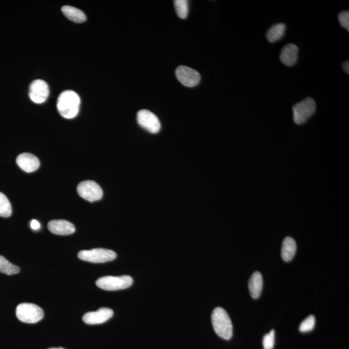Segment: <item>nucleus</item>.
<instances>
[{"label":"nucleus","mask_w":349,"mask_h":349,"mask_svg":"<svg viewBox=\"0 0 349 349\" xmlns=\"http://www.w3.org/2000/svg\"><path fill=\"white\" fill-rule=\"evenodd\" d=\"M19 271L20 269L18 267L11 264L6 258L0 255V272L11 276V275L18 274Z\"/></svg>","instance_id":"nucleus-19"},{"label":"nucleus","mask_w":349,"mask_h":349,"mask_svg":"<svg viewBox=\"0 0 349 349\" xmlns=\"http://www.w3.org/2000/svg\"><path fill=\"white\" fill-rule=\"evenodd\" d=\"M80 99L77 93L66 90L61 93L57 100V109L61 116L73 119L79 112Z\"/></svg>","instance_id":"nucleus-1"},{"label":"nucleus","mask_w":349,"mask_h":349,"mask_svg":"<svg viewBox=\"0 0 349 349\" xmlns=\"http://www.w3.org/2000/svg\"><path fill=\"white\" fill-rule=\"evenodd\" d=\"M16 317L26 323H36L43 318L44 313L40 307L33 303H21L16 309Z\"/></svg>","instance_id":"nucleus-3"},{"label":"nucleus","mask_w":349,"mask_h":349,"mask_svg":"<svg viewBox=\"0 0 349 349\" xmlns=\"http://www.w3.org/2000/svg\"><path fill=\"white\" fill-rule=\"evenodd\" d=\"M298 48L295 44L288 43L282 48L280 60L285 66H294L298 58Z\"/></svg>","instance_id":"nucleus-14"},{"label":"nucleus","mask_w":349,"mask_h":349,"mask_svg":"<svg viewBox=\"0 0 349 349\" xmlns=\"http://www.w3.org/2000/svg\"><path fill=\"white\" fill-rule=\"evenodd\" d=\"M286 26L282 23L274 25L269 29L267 33V38L270 43L276 42L284 36Z\"/></svg>","instance_id":"nucleus-18"},{"label":"nucleus","mask_w":349,"mask_h":349,"mask_svg":"<svg viewBox=\"0 0 349 349\" xmlns=\"http://www.w3.org/2000/svg\"><path fill=\"white\" fill-rule=\"evenodd\" d=\"M275 344V331L272 330L269 333L265 334L263 340L264 349H273Z\"/></svg>","instance_id":"nucleus-23"},{"label":"nucleus","mask_w":349,"mask_h":349,"mask_svg":"<svg viewBox=\"0 0 349 349\" xmlns=\"http://www.w3.org/2000/svg\"><path fill=\"white\" fill-rule=\"evenodd\" d=\"M77 191L81 198L91 203L100 200L103 196L101 187L93 181L80 183L77 186Z\"/></svg>","instance_id":"nucleus-7"},{"label":"nucleus","mask_w":349,"mask_h":349,"mask_svg":"<svg viewBox=\"0 0 349 349\" xmlns=\"http://www.w3.org/2000/svg\"><path fill=\"white\" fill-rule=\"evenodd\" d=\"M176 75L179 82L186 87L193 88L201 81V75L198 71L186 66H179L176 71Z\"/></svg>","instance_id":"nucleus-9"},{"label":"nucleus","mask_w":349,"mask_h":349,"mask_svg":"<svg viewBox=\"0 0 349 349\" xmlns=\"http://www.w3.org/2000/svg\"><path fill=\"white\" fill-rule=\"evenodd\" d=\"M137 119L139 126L151 134H157L161 130V125L158 117L148 110L139 111Z\"/></svg>","instance_id":"nucleus-8"},{"label":"nucleus","mask_w":349,"mask_h":349,"mask_svg":"<svg viewBox=\"0 0 349 349\" xmlns=\"http://www.w3.org/2000/svg\"><path fill=\"white\" fill-rule=\"evenodd\" d=\"M16 163L26 173L35 171L40 167V161L34 155L23 153L17 157Z\"/></svg>","instance_id":"nucleus-12"},{"label":"nucleus","mask_w":349,"mask_h":349,"mask_svg":"<svg viewBox=\"0 0 349 349\" xmlns=\"http://www.w3.org/2000/svg\"><path fill=\"white\" fill-rule=\"evenodd\" d=\"M48 228L51 233L56 235H68L75 232L73 223L66 220H53L48 223Z\"/></svg>","instance_id":"nucleus-13"},{"label":"nucleus","mask_w":349,"mask_h":349,"mask_svg":"<svg viewBox=\"0 0 349 349\" xmlns=\"http://www.w3.org/2000/svg\"><path fill=\"white\" fill-rule=\"evenodd\" d=\"M211 323L215 333L225 340H230L233 335L232 321L227 311L221 307L213 310L211 314Z\"/></svg>","instance_id":"nucleus-2"},{"label":"nucleus","mask_w":349,"mask_h":349,"mask_svg":"<svg viewBox=\"0 0 349 349\" xmlns=\"http://www.w3.org/2000/svg\"><path fill=\"white\" fill-rule=\"evenodd\" d=\"M264 281L261 274L259 272L253 273L248 282V288L252 298H259L261 294Z\"/></svg>","instance_id":"nucleus-15"},{"label":"nucleus","mask_w":349,"mask_h":349,"mask_svg":"<svg viewBox=\"0 0 349 349\" xmlns=\"http://www.w3.org/2000/svg\"><path fill=\"white\" fill-rule=\"evenodd\" d=\"M316 105L313 98L307 97L293 106L294 121L296 124H304L316 112Z\"/></svg>","instance_id":"nucleus-6"},{"label":"nucleus","mask_w":349,"mask_h":349,"mask_svg":"<svg viewBox=\"0 0 349 349\" xmlns=\"http://www.w3.org/2000/svg\"><path fill=\"white\" fill-rule=\"evenodd\" d=\"M315 317L313 315L309 316L301 322L300 325H299V331L301 333H308V332L313 331L314 326H315Z\"/></svg>","instance_id":"nucleus-22"},{"label":"nucleus","mask_w":349,"mask_h":349,"mask_svg":"<svg viewBox=\"0 0 349 349\" xmlns=\"http://www.w3.org/2000/svg\"><path fill=\"white\" fill-rule=\"evenodd\" d=\"M296 243L294 239L291 237L285 238L282 245V259L286 262L291 261L296 254Z\"/></svg>","instance_id":"nucleus-16"},{"label":"nucleus","mask_w":349,"mask_h":349,"mask_svg":"<svg viewBox=\"0 0 349 349\" xmlns=\"http://www.w3.org/2000/svg\"><path fill=\"white\" fill-rule=\"evenodd\" d=\"M133 282L134 280L129 276H105L97 279L96 285L104 291H114L129 288Z\"/></svg>","instance_id":"nucleus-5"},{"label":"nucleus","mask_w":349,"mask_h":349,"mask_svg":"<svg viewBox=\"0 0 349 349\" xmlns=\"http://www.w3.org/2000/svg\"><path fill=\"white\" fill-rule=\"evenodd\" d=\"M80 259L93 264H103L116 259L117 254L113 250L105 248H94L89 250H82L78 252Z\"/></svg>","instance_id":"nucleus-4"},{"label":"nucleus","mask_w":349,"mask_h":349,"mask_svg":"<svg viewBox=\"0 0 349 349\" xmlns=\"http://www.w3.org/2000/svg\"><path fill=\"white\" fill-rule=\"evenodd\" d=\"M114 316L113 310L101 308L97 311L90 312L83 316V321L88 325H98L105 323Z\"/></svg>","instance_id":"nucleus-11"},{"label":"nucleus","mask_w":349,"mask_h":349,"mask_svg":"<svg viewBox=\"0 0 349 349\" xmlns=\"http://www.w3.org/2000/svg\"><path fill=\"white\" fill-rule=\"evenodd\" d=\"M49 95L48 83L43 80H34L29 86V97L36 104H41L46 101Z\"/></svg>","instance_id":"nucleus-10"},{"label":"nucleus","mask_w":349,"mask_h":349,"mask_svg":"<svg viewBox=\"0 0 349 349\" xmlns=\"http://www.w3.org/2000/svg\"><path fill=\"white\" fill-rule=\"evenodd\" d=\"M31 227L34 230H38L40 228V223L38 221L33 220L31 222Z\"/></svg>","instance_id":"nucleus-25"},{"label":"nucleus","mask_w":349,"mask_h":349,"mask_svg":"<svg viewBox=\"0 0 349 349\" xmlns=\"http://www.w3.org/2000/svg\"><path fill=\"white\" fill-rule=\"evenodd\" d=\"M61 12L66 18L75 23H83L86 20V16L82 11L70 6H65L61 8Z\"/></svg>","instance_id":"nucleus-17"},{"label":"nucleus","mask_w":349,"mask_h":349,"mask_svg":"<svg viewBox=\"0 0 349 349\" xmlns=\"http://www.w3.org/2000/svg\"><path fill=\"white\" fill-rule=\"evenodd\" d=\"M338 19L341 26L349 31V12L345 11L340 12L338 15Z\"/></svg>","instance_id":"nucleus-24"},{"label":"nucleus","mask_w":349,"mask_h":349,"mask_svg":"<svg viewBox=\"0 0 349 349\" xmlns=\"http://www.w3.org/2000/svg\"><path fill=\"white\" fill-rule=\"evenodd\" d=\"M11 214V203L4 193L0 192V217H9Z\"/></svg>","instance_id":"nucleus-20"},{"label":"nucleus","mask_w":349,"mask_h":349,"mask_svg":"<svg viewBox=\"0 0 349 349\" xmlns=\"http://www.w3.org/2000/svg\"><path fill=\"white\" fill-rule=\"evenodd\" d=\"M174 6L179 18H186L188 14V2L187 0H176Z\"/></svg>","instance_id":"nucleus-21"},{"label":"nucleus","mask_w":349,"mask_h":349,"mask_svg":"<svg viewBox=\"0 0 349 349\" xmlns=\"http://www.w3.org/2000/svg\"><path fill=\"white\" fill-rule=\"evenodd\" d=\"M343 68L344 71H345V73H347L348 75V74H349V63H348V61H345V63H343Z\"/></svg>","instance_id":"nucleus-26"},{"label":"nucleus","mask_w":349,"mask_h":349,"mask_svg":"<svg viewBox=\"0 0 349 349\" xmlns=\"http://www.w3.org/2000/svg\"><path fill=\"white\" fill-rule=\"evenodd\" d=\"M49 349H64V348L60 347V348H49Z\"/></svg>","instance_id":"nucleus-27"}]
</instances>
